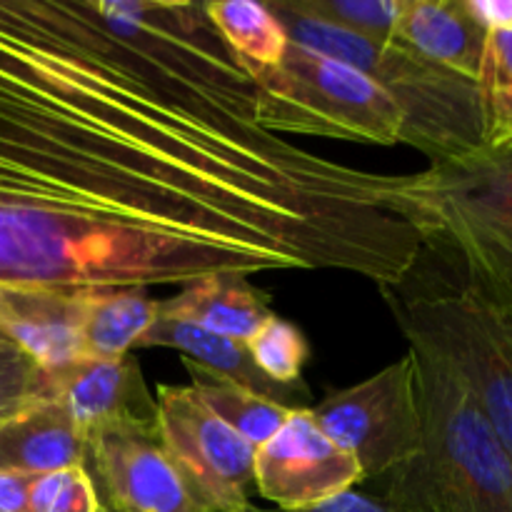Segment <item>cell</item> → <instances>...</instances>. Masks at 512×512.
Returning <instances> with one entry per match:
<instances>
[{
  "mask_svg": "<svg viewBox=\"0 0 512 512\" xmlns=\"http://www.w3.org/2000/svg\"><path fill=\"white\" fill-rule=\"evenodd\" d=\"M240 512H398L395 508H390L385 500L375 498V495H365L360 490H348L343 495H335L333 500H325V503L315 505V508H305V510H265V508H255V505H248L245 510Z\"/></svg>",
  "mask_w": 512,
  "mask_h": 512,
  "instance_id": "d4e9b609",
  "label": "cell"
},
{
  "mask_svg": "<svg viewBox=\"0 0 512 512\" xmlns=\"http://www.w3.org/2000/svg\"><path fill=\"white\" fill-rule=\"evenodd\" d=\"M420 403V450L380 478L398 512H512V455L458 375L408 345Z\"/></svg>",
  "mask_w": 512,
  "mask_h": 512,
  "instance_id": "7a4b0ae2",
  "label": "cell"
},
{
  "mask_svg": "<svg viewBox=\"0 0 512 512\" xmlns=\"http://www.w3.org/2000/svg\"><path fill=\"white\" fill-rule=\"evenodd\" d=\"M158 318V300L143 288H100L80 293V338L85 358H123L138 348Z\"/></svg>",
  "mask_w": 512,
  "mask_h": 512,
  "instance_id": "e0dca14e",
  "label": "cell"
},
{
  "mask_svg": "<svg viewBox=\"0 0 512 512\" xmlns=\"http://www.w3.org/2000/svg\"><path fill=\"white\" fill-rule=\"evenodd\" d=\"M488 35L470 13L468 0H403L393 40L453 73L480 80Z\"/></svg>",
  "mask_w": 512,
  "mask_h": 512,
  "instance_id": "4fadbf2b",
  "label": "cell"
},
{
  "mask_svg": "<svg viewBox=\"0 0 512 512\" xmlns=\"http://www.w3.org/2000/svg\"><path fill=\"white\" fill-rule=\"evenodd\" d=\"M85 470L110 512H208L168 453L158 418H120L85 433Z\"/></svg>",
  "mask_w": 512,
  "mask_h": 512,
  "instance_id": "ba28073f",
  "label": "cell"
},
{
  "mask_svg": "<svg viewBox=\"0 0 512 512\" xmlns=\"http://www.w3.org/2000/svg\"><path fill=\"white\" fill-rule=\"evenodd\" d=\"M33 478L20 470H0V512H30Z\"/></svg>",
  "mask_w": 512,
  "mask_h": 512,
  "instance_id": "484cf974",
  "label": "cell"
},
{
  "mask_svg": "<svg viewBox=\"0 0 512 512\" xmlns=\"http://www.w3.org/2000/svg\"><path fill=\"white\" fill-rule=\"evenodd\" d=\"M0 345H8V340L3 338V333H0ZM10 345H13V343H10Z\"/></svg>",
  "mask_w": 512,
  "mask_h": 512,
  "instance_id": "83f0119b",
  "label": "cell"
},
{
  "mask_svg": "<svg viewBox=\"0 0 512 512\" xmlns=\"http://www.w3.org/2000/svg\"><path fill=\"white\" fill-rule=\"evenodd\" d=\"M250 73L255 115L270 133L373 145L403 140V108L373 78L350 65L288 43L280 63Z\"/></svg>",
  "mask_w": 512,
  "mask_h": 512,
  "instance_id": "8992f818",
  "label": "cell"
},
{
  "mask_svg": "<svg viewBox=\"0 0 512 512\" xmlns=\"http://www.w3.org/2000/svg\"><path fill=\"white\" fill-rule=\"evenodd\" d=\"M290 43L350 65L373 78L405 113L400 143L430 165L468 158L485 148V108L478 80L453 73L398 40H378L310 15L295 0L268 3Z\"/></svg>",
  "mask_w": 512,
  "mask_h": 512,
  "instance_id": "277c9868",
  "label": "cell"
},
{
  "mask_svg": "<svg viewBox=\"0 0 512 512\" xmlns=\"http://www.w3.org/2000/svg\"><path fill=\"white\" fill-rule=\"evenodd\" d=\"M220 38L250 70L273 68L288 48V35L268 3L255 0H213L205 3Z\"/></svg>",
  "mask_w": 512,
  "mask_h": 512,
  "instance_id": "d6986e66",
  "label": "cell"
},
{
  "mask_svg": "<svg viewBox=\"0 0 512 512\" xmlns=\"http://www.w3.org/2000/svg\"><path fill=\"white\" fill-rule=\"evenodd\" d=\"M155 418L163 443L208 512H240L255 490V448L210 413L193 388L158 385Z\"/></svg>",
  "mask_w": 512,
  "mask_h": 512,
  "instance_id": "9c48e42d",
  "label": "cell"
},
{
  "mask_svg": "<svg viewBox=\"0 0 512 512\" xmlns=\"http://www.w3.org/2000/svg\"><path fill=\"white\" fill-rule=\"evenodd\" d=\"M420 248L488 295L512 303V148L405 175Z\"/></svg>",
  "mask_w": 512,
  "mask_h": 512,
  "instance_id": "5b68a950",
  "label": "cell"
},
{
  "mask_svg": "<svg viewBox=\"0 0 512 512\" xmlns=\"http://www.w3.org/2000/svg\"><path fill=\"white\" fill-rule=\"evenodd\" d=\"M245 345L255 365L270 380L280 385H300V375L310 358L308 340L300 333V328L273 315Z\"/></svg>",
  "mask_w": 512,
  "mask_h": 512,
  "instance_id": "44dd1931",
  "label": "cell"
},
{
  "mask_svg": "<svg viewBox=\"0 0 512 512\" xmlns=\"http://www.w3.org/2000/svg\"><path fill=\"white\" fill-rule=\"evenodd\" d=\"M468 8L488 33L512 28V0H468Z\"/></svg>",
  "mask_w": 512,
  "mask_h": 512,
  "instance_id": "4316f807",
  "label": "cell"
},
{
  "mask_svg": "<svg viewBox=\"0 0 512 512\" xmlns=\"http://www.w3.org/2000/svg\"><path fill=\"white\" fill-rule=\"evenodd\" d=\"M183 365L190 373V380H193L190 388L198 395L200 403L210 413L218 415L228 428H233L240 438L248 440L255 450L268 443L293 413V410L275 403V400L263 398V395L253 393V390L243 388L233 380L210 373V370L193 363V360L183 358Z\"/></svg>",
  "mask_w": 512,
  "mask_h": 512,
  "instance_id": "ac0fdd59",
  "label": "cell"
},
{
  "mask_svg": "<svg viewBox=\"0 0 512 512\" xmlns=\"http://www.w3.org/2000/svg\"><path fill=\"white\" fill-rule=\"evenodd\" d=\"M268 300L245 275H215L183 285L173 298L158 300V315L248 343L275 315Z\"/></svg>",
  "mask_w": 512,
  "mask_h": 512,
  "instance_id": "2e32d148",
  "label": "cell"
},
{
  "mask_svg": "<svg viewBox=\"0 0 512 512\" xmlns=\"http://www.w3.org/2000/svg\"><path fill=\"white\" fill-rule=\"evenodd\" d=\"M43 398H53L50 375L15 345H0V423Z\"/></svg>",
  "mask_w": 512,
  "mask_h": 512,
  "instance_id": "cb8c5ba5",
  "label": "cell"
},
{
  "mask_svg": "<svg viewBox=\"0 0 512 512\" xmlns=\"http://www.w3.org/2000/svg\"><path fill=\"white\" fill-rule=\"evenodd\" d=\"M408 345L448 365L512 455V303L475 288L420 248L408 273L380 288Z\"/></svg>",
  "mask_w": 512,
  "mask_h": 512,
  "instance_id": "3957f363",
  "label": "cell"
},
{
  "mask_svg": "<svg viewBox=\"0 0 512 512\" xmlns=\"http://www.w3.org/2000/svg\"><path fill=\"white\" fill-rule=\"evenodd\" d=\"M305 13L378 40H393L403 18V0H295Z\"/></svg>",
  "mask_w": 512,
  "mask_h": 512,
  "instance_id": "7402d4cb",
  "label": "cell"
},
{
  "mask_svg": "<svg viewBox=\"0 0 512 512\" xmlns=\"http://www.w3.org/2000/svg\"><path fill=\"white\" fill-rule=\"evenodd\" d=\"M478 83L485 108V148H512V28L488 35Z\"/></svg>",
  "mask_w": 512,
  "mask_h": 512,
  "instance_id": "ffe728a7",
  "label": "cell"
},
{
  "mask_svg": "<svg viewBox=\"0 0 512 512\" xmlns=\"http://www.w3.org/2000/svg\"><path fill=\"white\" fill-rule=\"evenodd\" d=\"M98 512H110V510H105V508H100V510H98Z\"/></svg>",
  "mask_w": 512,
  "mask_h": 512,
  "instance_id": "f1b7e54d",
  "label": "cell"
},
{
  "mask_svg": "<svg viewBox=\"0 0 512 512\" xmlns=\"http://www.w3.org/2000/svg\"><path fill=\"white\" fill-rule=\"evenodd\" d=\"M310 413L335 448L358 463L363 483L385 478L420 450L413 355L405 353L368 380L333 390Z\"/></svg>",
  "mask_w": 512,
  "mask_h": 512,
  "instance_id": "52a82bcc",
  "label": "cell"
},
{
  "mask_svg": "<svg viewBox=\"0 0 512 512\" xmlns=\"http://www.w3.org/2000/svg\"><path fill=\"white\" fill-rule=\"evenodd\" d=\"M80 293L0 285V333L45 373H60L85 358Z\"/></svg>",
  "mask_w": 512,
  "mask_h": 512,
  "instance_id": "8fae6325",
  "label": "cell"
},
{
  "mask_svg": "<svg viewBox=\"0 0 512 512\" xmlns=\"http://www.w3.org/2000/svg\"><path fill=\"white\" fill-rule=\"evenodd\" d=\"M138 348H173L183 353V358L193 360V363L203 365L210 373L220 375L225 380L243 385V388L253 390V393L263 395V398L275 400V403L285 405L290 410L310 408L303 400H310L308 390L300 385H280L270 380L263 370L255 365L253 355H250L248 345L240 340L223 338V335L208 333L203 328L183 323V320L165 318L158 315L155 323L150 325L148 333L138 343Z\"/></svg>",
  "mask_w": 512,
  "mask_h": 512,
  "instance_id": "5bb4252c",
  "label": "cell"
},
{
  "mask_svg": "<svg viewBox=\"0 0 512 512\" xmlns=\"http://www.w3.org/2000/svg\"><path fill=\"white\" fill-rule=\"evenodd\" d=\"M100 500L85 465L35 475L30 512H98Z\"/></svg>",
  "mask_w": 512,
  "mask_h": 512,
  "instance_id": "603a6c76",
  "label": "cell"
},
{
  "mask_svg": "<svg viewBox=\"0 0 512 512\" xmlns=\"http://www.w3.org/2000/svg\"><path fill=\"white\" fill-rule=\"evenodd\" d=\"M363 483L358 463L335 448L310 408L290 413L283 428L255 450V490L275 510H305Z\"/></svg>",
  "mask_w": 512,
  "mask_h": 512,
  "instance_id": "30bf717a",
  "label": "cell"
},
{
  "mask_svg": "<svg viewBox=\"0 0 512 512\" xmlns=\"http://www.w3.org/2000/svg\"><path fill=\"white\" fill-rule=\"evenodd\" d=\"M78 465H85V433L60 400H35L0 423V470L43 475Z\"/></svg>",
  "mask_w": 512,
  "mask_h": 512,
  "instance_id": "9a60e30c",
  "label": "cell"
},
{
  "mask_svg": "<svg viewBox=\"0 0 512 512\" xmlns=\"http://www.w3.org/2000/svg\"><path fill=\"white\" fill-rule=\"evenodd\" d=\"M53 398L63 403L83 433L120 418H155V398L145 388L140 365L123 358H83L60 373H48Z\"/></svg>",
  "mask_w": 512,
  "mask_h": 512,
  "instance_id": "7c38bea8",
  "label": "cell"
},
{
  "mask_svg": "<svg viewBox=\"0 0 512 512\" xmlns=\"http://www.w3.org/2000/svg\"><path fill=\"white\" fill-rule=\"evenodd\" d=\"M420 253L405 175L270 133L205 3L0 0V285L80 293Z\"/></svg>",
  "mask_w": 512,
  "mask_h": 512,
  "instance_id": "6da1fadb",
  "label": "cell"
}]
</instances>
